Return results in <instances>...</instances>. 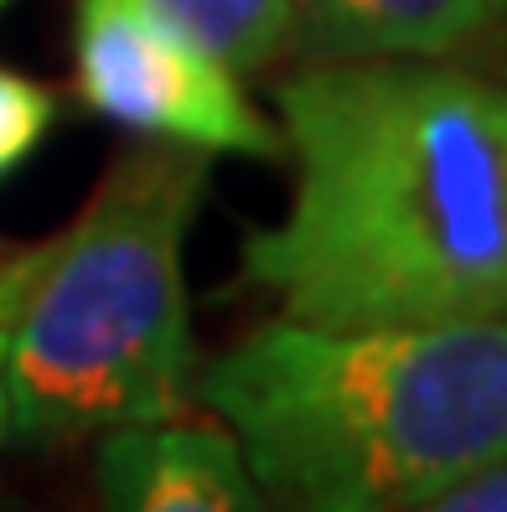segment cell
I'll return each instance as SVG.
<instances>
[{
  "mask_svg": "<svg viewBox=\"0 0 507 512\" xmlns=\"http://www.w3.org/2000/svg\"><path fill=\"white\" fill-rule=\"evenodd\" d=\"M6 6H16V0H0V11H6Z\"/></svg>",
  "mask_w": 507,
  "mask_h": 512,
  "instance_id": "11",
  "label": "cell"
},
{
  "mask_svg": "<svg viewBox=\"0 0 507 512\" xmlns=\"http://www.w3.org/2000/svg\"><path fill=\"white\" fill-rule=\"evenodd\" d=\"M57 125V99L52 88L26 78V73H11L0 68V176H11L32 150L52 135Z\"/></svg>",
  "mask_w": 507,
  "mask_h": 512,
  "instance_id": "8",
  "label": "cell"
},
{
  "mask_svg": "<svg viewBox=\"0 0 507 512\" xmlns=\"http://www.w3.org/2000/svg\"><path fill=\"white\" fill-rule=\"evenodd\" d=\"M207 182L202 150L151 140L47 238L11 337V435L68 445L197 414L187 238Z\"/></svg>",
  "mask_w": 507,
  "mask_h": 512,
  "instance_id": "3",
  "label": "cell"
},
{
  "mask_svg": "<svg viewBox=\"0 0 507 512\" xmlns=\"http://www.w3.org/2000/svg\"><path fill=\"white\" fill-rule=\"evenodd\" d=\"M414 512H507V456L461 476L456 487L435 492L430 502H420Z\"/></svg>",
  "mask_w": 507,
  "mask_h": 512,
  "instance_id": "10",
  "label": "cell"
},
{
  "mask_svg": "<svg viewBox=\"0 0 507 512\" xmlns=\"http://www.w3.org/2000/svg\"><path fill=\"white\" fill-rule=\"evenodd\" d=\"M99 512H270L218 419H171L99 435Z\"/></svg>",
  "mask_w": 507,
  "mask_h": 512,
  "instance_id": "5",
  "label": "cell"
},
{
  "mask_svg": "<svg viewBox=\"0 0 507 512\" xmlns=\"http://www.w3.org/2000/svg\"><path fill=\"white\" fill-rule=\"evenodd\" d=\"M73 73L88 109L145 140L202 156H280L275 119L244 99L238 73L145 0H78Z\"/></svg>",
  "mask_w": 507,
  "mask_h": 512,
  "instance_id": "4",
  "label": "cell"
},
{
  "mask_svg": "<svg viewBox=\"0 0 507 512\" xmlns=\"http://www.w3.org/2000/svg\"><path fill=\"white\" fill-rule=\"evenodd\" d=\"M290 197L244 280L306 326L507 316V83L451 57H321L275 83Z\"/></svg>",
  "mask_w": 507,
  "mask_h": 512,
  "instance_id": "1",
  "label": "cell"
},
{
  "mask_svg": "<svg viewBox=\"0 0 507 512\" xmlns=\"http://www.w3.org/2000/svg\"><path fill=\"white\" fill-rule=\"evenodd\" d=\"M270 512H414L507 456V316L306 326L275 316L197 368Z\"/></svg>",
  "mask_w": 507,
  "mask_h": 512,
  "instance_id": "2",
  "label": "cell"
},
{
  "mask_svg": "<svg viewBox=\"0 0 507 512\" xmlns=\"http://www.w3.org/2000/svg\"><path fill=\"white\" fill-rule=\"evenodd\" d=\"M42 254H47V244L0 259V445H6V435H11V337H16L21 300H26V290H32L37 269H42Z\"/></svg>",
  "mask_w": 507,
  "mask_h": 512,
  "instance_id": "9",
  "label": "cell"
},
{
  "mask_svg": "<svg viewBox=\"0 0 507 512\" xmlns=\"http://www.w3.org/2000/svg\"><path fill=\"white\" fill-rule=\"evenodd\" d=\"M507 26V0H301L321 57H451Z\"/></svg>",
  "mask_w": 507,
  "mask_h": 512,
  "instance_id": "6",
  "label": "cell"
},
{
  "mask_svg": "<svg viewBox=\"0 0 507 512\" xmlns=\"http://www.w3.org/2000/svg\"><path fill=\"white\" fill-rule=\"evenodd\" d=\"M145 6L223 57L233 73L270 68L301 42V0H145Z\"/></svg>",
  "mask_w": 507,
  "mask_h": 512,
  "instance_id": "7",
  "label": "cell"
}]
</instances>
